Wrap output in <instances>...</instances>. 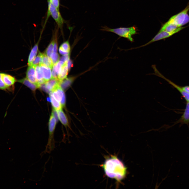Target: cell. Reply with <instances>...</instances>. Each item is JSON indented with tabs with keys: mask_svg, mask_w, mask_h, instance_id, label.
Returning a JSON list of instances; mask_svg holds the SVG:
<instances>
[{
	"mask_svg": "<svg viewBox=\"0 0 189 189\" xmlns=\"http://www.w3.org/2000/svg\"><path fill=\"white\" fill-rule=\"evenodd\" d=\"M101 166L108 177L118 181L122 180L126 174V167L115 156L112 155L106 159Z\"/></svg>",
	"mask_w": 189,
	"mask_h": 189,
	"instance_id": "6da1fadb",
	"label": "cell"
},
{
	"mask_svg": "<svg viewBox=\"0 0 189 189\" xmlns=\"http://www.w3.org/2000/svg\"><path fill=\"white\" fill-rule=\"evenodd\" d=\"M101 28V30L102 31L115 33L120 37L127 39L131 42L134 41L132 37V35L136 33V28L134 27L112 29L110 28L107 26H104L102 27Z\"/></svg>",
	"mask_w": 189,
	"mask_h": 189,
	"instance_id": "7a4b0ae2",
	"label": "cell"
},
{
	"mask_svg": "<svg viewBox=\"0 0 189 189\" xmlns=\"http://www.w3.org/2000/svg\"><path fill=\"white\" fill-rule=\"evenodd\" d=\"M17 80L14 76L3 72H0V90L13 93L15 84Z\"/></svg>",
	"mask_w": 189,
	"mask_h": 189,
	"instance_id": "3957f363",
	"label": "cell"
},
{
	"mask_svg": "<svg viewBox=\"0 0 189 189\" xmlns=\"http://www.w3.org/2000/svg\"><path fill=\"white\" fill-rule=\"evenodd\" d=\"M57 122L53 114L51 113L49 122V136L45 152L50 153L55 147V141L54 134Z\"/></svg>",
	"mask_w": 189,
	"mask_h": 189,
	"instance_id": "277c9868",
	"label": "cell"
},
{
	"mask_svg": "<svg viewBox=\"0 0 189 189\" xmlns=\"http://www.w3.org/2000/svg\"><path fill=\"white\" fill-rule=\"evenodd\" d=\"M48 1V9L47 19L50 15L56 22L59 28L62 29L65 21L58 10L50 2Z\"/></svg>",
	"mask_w": 189,
	"mask_h": 189,
	"instance_id": "5b68a950",
	"label": "cell"
},
{
	"mask_svg": "<svg viewBox=\"0 0 189 189\" xmlns=\"http://www.w3.org/2000/svg\"><path fill=\"white\" fill-rule=\"evenodd\" d=\"M189 10V5L183 11L171 17L168 20L181 27L189 22V16L187 13Z\"/></svg>",
	"mask_w": 189,
	"mask_h": 189,
	"instance_id": "8992f818",
	"label": "cell"
},
{
	"mask_svg": "<svg viewBox=\"0 0 189 189\" xmlns=\"http://www.w3.org/2000/svg\"><path fill=\"white\" fill-rule=\"evenodd\" d=\"M178 32V31L173 32H169L165 31L159 32L158 34L148 42L139 47L135 48V49L139 48L146 46L155 41L168 38Z\"/></svg>",
	"mask_w": 189,
	"mask_h": 189,
	"instance_id": "52a82bcc",
	"label": "cell"
},
{
	"mask_svg": "<svg viewBox=\"0 0 189 189\" xmlns=\"http://www.w3.org/2000/svg\"><path fill=\"white\" fill-rule=\"evenodd\" d=\"M154 70V73L153 74L160 77L167 81L170 84L176 88L181 93L186 100L188 102H189V93L184 91L182 88L176 85L173 82L164 76L163 75L159 72L156 68H155Z\"/></svg>",
	"mask_w": 189,
	"mask_h": 189,
	"instance_id": "ba28073f",
	"label": "cell"
},
{
	"mask_svg": "<svg viewBox=\"0 0 189 189\" xmlns=\"http://www.w3.org/2000/svg\"><path fill=\"white\" fill-rule=\"evenodd\" d=\"M51 92L54 98L60 102L62 107H65L66 103L65 94L64 90L60 86Z\"/></svg>",
	"mask_w": 189,
	"mask_h": 189,
	"instance_id": "9c48e42d",
	"label": "cell"
},
{
	"mask_svg": "<svg viewBox=\"0 0 189 189\" xmlns=\"http://www.w3.org/2000/svg\"><path fill=\"white\" fill-rule=\"evenodd\" d=\"M185 27H179L176 24L168 20L162 25L159 32L165 31L169 32L176 31L179 32Z\"/></svg>",
	"mask_w": 189,
	"mask_h": 189,
	"instance_id": "30bf717a",
	"label": "cell"
},
{
	"mask_svg": "<svg viewBox=\"0 0 189 189\" xmlns=\"http://www.w3.org/2000/svg\"><path fill=\"white\" fill-rule=\"evenodd\" d=\"M26 77L32 82L38 85L35 76V66L32 65L29 66L26 72Z\"/></svg>",
	"mask_w": 189,
	"mask_h": 189,
	"instance_id": "8fae6325",
	"label": "cell"
},
{
	"mask_svg": "<svg viewBox=\"0 0 189 189\" xmlns=\"http://www.w3.org/2000/svg\"><path fill=\"white\" fill-rule=\"evenodd\" d=\"M59 82L58 79L52 78L46 81L45 84L46 88L50 93L59 86Z\"/></svg>",
	"mask_w": 189,
	"mask_h": 189,
	"instance_id": "7c38bea8",
	"label": "cell"
},
{
	"mask_svg": "<svg viewBox=\"0 0 189 189\" xmlns=\"http://www.w3.org/2000/svg\"><path fill=\"white\" fill-rule=\"evenodd\" d=\"M64 63L63 62L60 61L54 65L51 73L52 78L58 79V75Z\"/></svg>",
	"mask_w": 189,
	"mask_h": 189,
	"instance_id": "4fadbf2b",
	"label": "cell"
},
{
	"mask_svg": "<svg viewBox=\"0 0 189 189\" xmlns=\"http://www.w3.org/2000/svg\"><path fill=\"white\" fill-rule=\"evenodd\" d=\"M39 66L43 78L45 81L51 79V69L42 64L40 65Z\"/></svg>",
	"mask_w": 189,
	"mask_h": 189,
	"instance_id": "5bb4252c",
	"label": "cell"
},
{
	"mask_svg": "<svg viewBox=\"0 0 189 189\" xmlns=\"http://www.w3.org/2000/svg\"><path fill=\"white\" fill-rule=\"evenodd\" d=\"M17 81L25 85L33 91H35L39 87L38 85L32 82L26 78L18 80Z\"/></svg>",
	"mask_w": 189,
	"mask_h": 189,
	"instance_id": "9a60e30c",
	"label": "cell"
},
{
	"mask_svg": "<svg viewBox=\"0 0 189 189\" xmlns=\"http://www.w3.org/2000/svg\"><path fill=\"white\" fill-rule=\"evenodd\" d=\"M68 61L64 63L61 70L58 75V79L60 81H62L67 78V76L69 70L67 65Z\"/></svg>",
	"mask_w": 189,
	"mask_h": 189,
	"instance_id": "2e32d148",
	"label": "cell"
},
{
	"mask_svg": "<svg viewBox=\"0 0 189 189\" xmlns=\"http://www.w3.org/2000/svg\"><path fill=\"white\" fill-rule=\"evenodd\" d=\"M74 78H75L74 77L66 78L62 81H60L59 86L64 90H66L70 86Z\"/></svg>",
	"mask_w": 189,
	"mask_h": 189,
	"instance_id": "e0dca14e",
	"label": "cell"
},
{
	"mask_svg": "<svg viewBox=\"0 0 189 189\" xmlns=\"http://www.w3.org/2000/svg\"><path fill=\"white\" fill-rule=\"evenodd\" d=\"M35 75L37 83L39 86L40 85L46 82L43 78L39 65L35 67Z\"/></svg>",
	"mask_w": 189,
	"mask_h": 189,
	"instance_id": "ac0fdd59",
	"label": "cell"
},
{
	"mask_svg": "<svg viewBox=\"0 0 189 189\" xmlns=\"http://www.w3.org/2000/svg\"><path fill=\"white\" fill-rule=\"evenodd\" d=\"M58 119L65 126H69V121L67 117L62 109L57 111Z\"/></svg>",
	"mask_w": 189,
	"mask_h": 189,
	"instance_id": "d6986e66",
	"label": "cell"
},
{
	"mask_svg": "<svg viewBox=\"0 0 189 189\" xmlns=\"http://www.w3.org/2000/svg\"><path fill=\"white\" fill-rule=\"evenodd\" d=\"M49 96L53 108L57 111L61 109L62 107L61 103L54 98L51 92L49 93Z\"/></svg>",
	"mask_w": 189,
	"mask_h": 189,
	"instance_id": "ffe728a7",
	"label": "cell"
},
{
	"mask_svg": "<svg viewBox=\"0 0 189 189\" xmlns=\"http://www.w3.org/2000/svg\"><path fill=\"white\" fill-rule=\"evenodd\" d=\"M41 64L51 69L54 65L50 57L44 54H43Z\"/></svg>",
	"mask_w": 189,
	"mask_h": 189,
	"instance_id": "44dd1931",
	"label": "cell"
},
{
	"mask_svg": "<svg viewBox=\"0 0 189 189\" xmlns=\"http://www.w3.org/2000/svg\"><path fill=\"white\" fill-rule=\"evenodd\" d=\"M38 44L35 45L32 48L29 54L28 59V64L29 66L30 65L33 60L35 58L38 51Z\"/></svg>",
	"mask_w": 189,
	"mask_h": 189,
	"instance_id": "7402d4cb",
	"label": "cell"
},
{
	"mask_svg": "<svg viewBox=\"0 0 189 189\" xmlns=\"http://www.w3.org/2000/svg\"><path fill=\"white\" fill-rule=\"evenodd\" d=\"M183 123L188 124L189 122V102L187 103L185 111L181 119Z\"/></svg>",
	"mask_w": 189,
	"mask_h": 189,
	"instance_id": "603a6c76",
	"label": "cell"
},
{
	"mask_svg": "<svg viewBox=\"0 0 189 189\" xmlns=\"http://www.w3.org/2000/svg\"><path fill=\"white\" fill-rule=\"evenodd\" d=\"M43 54L39 52L38 55L34 59L31 65L35 66L40 65L42 63Z\"/></svg>",
	"mask_w": 189,
	"mask_h": 189,
	"instance_id": "cb8c5ba5",
	"label": "cell"
},
{
	"mask_svg": "<svg viewBox=\"0 0 189 189\" xmlns=\"http://www.w3.org/2000/svg\"><path fill=\"white\" fill-rule=\"evenodd\" d=\"M54 42V41H52L46 49V55L49 57H50L51 54H52Z\"/></svg>",
	"mask_w": 189,
	"mask_h": 189,
	"instance_id": "d4e9b609",
	"label": "cell"
},
{
	"mask_svg": "<svg viewBox=\"0 0 189 189\" xmlns=\"http://www.w3.org/2000/svg\"><path fill=\"white\" fill-rule=\"evenodd\" d=\"M60 48L64 51L70 52V48L69 42L67 41L64 43L60 46Z\"/></svg>",
	"mask_w": 189,
	"mask_h": 189,
	"instance_id": "484cf974",
	"label": "cell"
},
{
	"mask_svg": "<svg viewBox=\"0 0 189 189\" xmlns=\"http://www.w3.org/2000/svg\"><path fill=\"white\" fill-rule=\"evenodd\" d=\"M54 65L58 62L59 59V55L57 53L53 52L50 57Z\"/></svg>",
	"mask_w": 189,
	"mask_h": 189,
	"instance_id": "4316f807",
	"label": "cell"
},
{
	"mask_svg": "<svg viewBox=\"0 0 189 189\" xmlns=\"http://www.w3.org/2000/svg\"><path fill=\"white\" fill-rule=\"evenodd\" d=\"M49 1L56 8L59 10V0H47Z\"/></svg>",
	"mask_w": 189,
	"mask_h": 189,
	"instance_id": "83f0119b",
	"label": "cell"
},
{
	"mask_svg": "<svg viewBox=\"0 0 189 189\" xmlns=\"http://www.w3.org/2000/svg\"><path fill=\"white\" fill-rule=\"evenodd\" d=\"M69 59V54L64 55L60 59V60L64 63L68 61Z\"/></svg>",
	"mask_w": 189,
	"mask_h": 189,
	"instance_id": "f1b7e54d",
	"label": "cell"
},
{
	"mask_svg": "<svg viewBox=\"0 0 189 189\" xmlns=\"http://www.w3.org/2000/svg\"><path fill=\"white\" fill-rule=\"evenodd\" d=\"M52 113L53 114L55 118L57 121L58 120V117L57 111L53 108Z\"/></svg>",
	"mask_w": 189,
	"mask_h": 189,
	"instance_id": "f546056e",
	"label": "cell"
},
{
	"mask_svg": "<svg viewBox=\"0 0 189 189\" xmlns=\"http://www.w3.org/2000/svg\"><path fill=\"white\" fill-rule=\"evenodd\" d=\"M59 51L60 53L62 55H66L69 54V52H65L61 49L60 48H59Z\"/></svg>",
	"mask_w": 189,
	"mask_h": 189,
	"instance_id": "4dcf8cb0",
	"label": "cell"
},
{
	"mask_svg": "<svg viewBox=\"0 0 189 189\" xmlns=\"http://www.w3.org/2000/svg\"><path fill=\"white\" fill-rule=\"evenodd\" d=\"M54 45L53 49L54 52L57 53V46L56 43L54 42Z\"/></svg>",
	"mask_w": 189,
	"mask_h": 189,
	"instance_id": "1f68e13d",
	"label": "cell"
},
{
	"mask_svg": "<svg viewBox=\"0 0 189 189\" xmlns=\"http://www.w3.org/2000/svg\"><path fill=\"white\" fill-rule=\"evenodd\" d=\"M182 88L184 91L189 93V86H185Z\"/></svg>",
	"mask_w": 189,
	"mask_h": 189,
	"instance_id": "d6a6232c",
	"label": "cell"
},
{
	"mask_svg": "<svg viewBox=\"0 0 189 189\" xmlns=\"http://www.w3.org/2000/svg\"></svg>",
	"mask_w": 189,
	"mask_h": 189,
	"instance_id": "836d02e7",
	"label": "cell"
}]
</instances>
